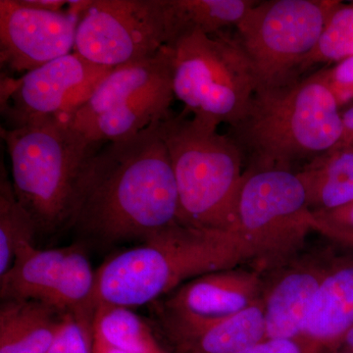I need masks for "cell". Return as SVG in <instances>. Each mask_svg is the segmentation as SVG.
I'll list each match as a JSON object with an SVG mask.
<instances>
[{"instance_id": "6da1fadb", "label": "cell", "mask_w": 353, "mask_h": 353, "mask_svg": "<svg viewBox=\"0 0 353 353\" xmlns=\"http://www.w3.org/2000/svg\"><path fill=\"white\" fill-rule=\"evenodd\" d=\"M160 123L105 143L90 158L69 226L88 240L110 245L143 241L180 222L175 175Z\"/></svg>"}, {"instance_id": "7a4b0ae2", "label": "cell", "mask_w": 353, "mask_h": 353, "mask_svg": "<svg viewBox=\"0 0 353 353\" xmlns=\"http://www.w3.org/2000/svg\"><path fill=\"white\" fill-rule=\"evenodd\" d=\"M250 261L252 254L236 233L175 223L102 263L94 306L155 303L192 279Z\"/></svg>"}, {"instance_id": "3957f363", "label": "cell", "mask_w": 353, "mask_h": 353, "mask_svg": "<svg viewBox=\"0 0 353 353\" xmlns=\"http://www.w3.org/2000/svg\"><path fill=\"white\" fill-rule=\"evenodd\" d=\"M322 70L285 87L255 92L230 127L248 168L294 171L338 145L343 121Z\"/></svg>"}, {"instance_id": "277c9868", "label": "cell", "mask_w": 353, "mask_h": 353, "mask_svg": "<svg viewBox=\"0 0 353 353\" xmlns=\"http://www.w3.org/2000/svg\"><path fill=\"white\" fill-rule=\"evenodd\" d=\"M218 126L205 118L171 113L160 123V132L175 175L180 223L234 233L245 157Z\"/></svg>"}, {"instance_id": "5b68a950", "label": "cell", "mask_w": 353, "mask_h": 353, "mask_svg": "<svg viewBox=\"0 0 353 353\" xmlns=\"http://www.w3.org/2000/svg\"><path fill=\"white\" fill-rule=\"evenodd\" d=\"M1 137L10 158L14 192L38 233L69 226L79 180L101 145L88 141L69 120L55 118L2 128Z\"/></svg>"}, {"instance_id": "8992f818", "label": "cell", "mask_w": 353, "mask_h": 353, "mask_svg": "<svg viewBox=\"0 0 353 353\" xmlns=\"http://www.w3.org/2000/svg\"><path fill=\"white\" fill-rule=\"evenodd\" d=\"M174 95L196 117L234 126L256 90L252 65L236 34L190 32L167 44Z\"/></svg>"}, {"instance_id": "52a82bcc", "label": "cell", "mask_w": 353, "mask_h": 353, "mask_svg": "<svg viewBox=\"0 0 353 353\" xmlns=\"http://www.w3.org/2000/svg\"><path fill=\"white\" fill-rule=\"evenodd\" d=\"M310 231L312 211L296 172L245 169L234 233L252 254L254 268L264 273L296 256Z\"/></svg>"}, {"instance_id": "ba28073f", "label": "cell", "mask_w": 353, "mask_h": 353, "mask_svg": "<svg viewBox=\"0 0 353 353\" xmlns=\"http://www.w3.org/2000/svg\"><path fill=\"white\" fill-rule=\"evenodd\" d=\"M174 90L167 46L115 67L69 122L97 145L124 141L171 115Z\"/></svg>"}, {"instance_id": "9c48e42d", "label": "cell", "mask_w": 353, "mask_h": 353, "mask_svg": "<svg viewBox=\"0 0 353 353\" xmlns=\"http://www.w3.org/2000/svg\"><path fill=\"white\" fill-rule=\"evenodd\" d=\"M334 0L259 1L236 26V37L252 65L255 92L299 81L304 58L314 48Z\"/></svg>"}, {"instance_id": "30bf717a", "label": "cell", "mask_w": 353, "mask_h": 353, "mask_svg": "<svg viewBox=\"0 0 353 353\" xmlns=\"http://www.w3.org/2000/svg\"><path fill=\"white\" fill-rule=\"evenodd\" d=\"M168 41L164 0H90L74 51L115 68L154 57Z\"/></svg>"}, {"instance_id": "8fae6325", "label": "cell", "mask_w": 353, "mask_h": 353, "mask_svg": "<svg viewBox=\"0 0 353 353\" xmlns=\"http://www.w3.org/2000/svg\"><path fill=\"white\" fill-rule=\"evenodd\" d=\"M112 70L74 51L20 78L2 73L0 109L8 129L52 118L69 120Z\"/></svg>"}, {"instance_id": "7c38bea8", "label": "cell", "mask_w": 353, "mask_h": 353, "mask_svg": "<svg viewBox=\"0 0 353 353\" xmlns=\"http://www.w3.org/2000/svg\"><path fill=\"white\" fill-rule=\"evenodd\" d=\"M95 292L97 271L79 245L50 250L25 246L0 277L1 301H39L64 314L92 313Z\"/></svg>"}, {"instance_id": "4fadbf2b", "label": "cell", "mask_w": 353, "mask_h": 353, "mask_svg": "<svg viewBox=\"0 0 353 353\" xmlns=\"http://www.w3.org/2000/svg\"><path fill=\"white\" fill-rule=\"evenodd\" d=\"M263 273L241 267L204 274L164 297L163 329L175 348L262 299Z\"/></svg>"}, {"instance_id": "5bb4252c", "label": "cell", "mask_w": 353, "mask_h": 353, "mask_svg": "<svg viewBox=\"0 0 353 353\" xmlns=\"http://www.w3.org/2000/svg\"><path fill=\"white\" fill-rule=\"evenodd\" d=\"M90 0L68 1L67 10L32 8L20 0H0V63L24 74L75 50L79 20Z\"/></svg>"}, {"instance_id": "9a60e30c", "label": "cell", "mask_w": 353, "mask_h": 353, "mask_svg": "<svg viewBox=\"0 0 353 353\" xmlns=\"http://www.w3.org/2000/svg\"><path fill=\"white\" fill-rule=\"evenodd\" d=\"M333 257L299 253L263 276L267 340H303L304 322Z\"/></svg>"}, {"instance_id": "2e32d148", "label": "cell", "mask_w": 353, "mask_h": 353, "mask_svg": "<svg viewBox=\"0 0 353 353\" xmlns=\"http://www.w3.org/2000/svg\"><path fill=\"white\" fill-rule=\"evenodd\" d=\"M353 327V253L333 257L304 322L303 340L340 345Z\"/></svg>"}, {"instance_id": "e0dca14e", "label": "cell", "mask_w": 353, "mask_h": 353, "mask_svg": "<svg viewBox=\"0 0 353 353\" xmlns=\"http://www.w3.org/2000/svg\"><path fill=\"white\" fill-rule=\"evenodd\" d=\"M67 314L34 301H1L0 353H46Z\"/></svg>"}, {"instance_id": "ac0fdd59", "label": "cell", "mask_w": 353, "mask_h": 353, "mask_svg": "<svg viewBox=\"0 0 353 353\" xmlns=\"http://www.w3.org/2000/svg\"><path fill=\"white\" fill-rule=\"evenodd\" d=\"M296 173L311 211L329 210L353 201V148L334 146Z\"/></svg>"}, {"instance_id": "d6986e66", "label": "cell", "mask_w": 353, "mask_h": 353, "mask_svg": "<svg viewBox=\"0 0 353 353\" xmlns=\"http://www.w3.org/2000/svg\"><path fill=\"white\" fill-rule=\"evenodd\" d=\"M259 1L255 0H164L170 44L194 32L206 34L236 27ZM166 44V46H167Z\"/></svg>"}, {"instance_id": "ffe728a7", "label": "cell", "mask_w": 353, "mask_h": 353, "mask_svg": "<svg viewBox=\"0 0 353 353\" xmlns=\"http://www.w3.org/2000/svg\"><path fill=\"white\" fill-rule=\"evenodd\" d=\"M267 340L262 299L227 319L208 327L182 345L176 353H241Z\"/></svg>"}, {"instance_id": "44dd1931", "label": "cell", "mask_w": 353, "mask_h": 353, "mask_svg": "<svg viewBox=\"0 0 353 353\" xmlns=\"http://www.w3.org/2000/svg\"><path fill=\"white\" fill-rule=\"evenodd\" d=\"M94 334L127 353H157L164 350L145 320L125 306L97 305Z\"/></svg>"}, {"instance_id": "7402d4cb", "label": "cell", "mask_w": 353, "mask_h": 353, "mask_svg": "<svg viewBox=\"0 0 353 353\" xmlns=\"http://www.w3.org/2000/svg\"><path fill=\"white\" fill-rule=\"evenodd\" d=\"M36 224L18 201L12 182L1 163L0 175V277L12 266L18 252L34 245Z\"/></svg>"}, {"instance_id": "603a6c76", "label": "cell", "mask_w": 353, "mask_h": 353, "mask_svg": "<svg viewBox=\"0 0 353 353\" xmlns=\"http://www.w3.org/2000/svg\"><path fill=\"white\" fill-rule=\"evenodd\" d=\"M353 57V4H340L330 15L321 36L304 58L299 75L325 62L343 61Z\"/></svg>"}, {"instance_id": "cb8c5ba5", "label": "cell", "mask_w": 353, "mask_h": 353, "mask_svg": "<svg viewBox=\"0 0 353 353\" xmlns=\"http://www.w3.org/2000/svg\"><path fill=\"white\" fill-rule=\"evenodd\" d=\"M94 317L67 314L46 353H92Z\"/></svg>"}, {"instance_id": "d4e9b609", "label": "cell", "mask_w": 353, "mask_h": 353, "mask_svg": "<svg viewBox=\"0 0 353 353\" xmlns=\"http://www.w3.org/2000/svg\"><path fill=\"white\" fill-rule=\"evenodd\" d=\"M313 231L343 248L353 243V201L329 210L312 211Z\"/></svg>"}, {"instance_id": "484cf974", "label": "cell", "mask_w": 353, "mask_h": 353, "mask_svg": "<svg viewBox=\"0 0 353 353\" xmlns=\"http://www.w3.org/2000/svg\"><path fill=\"white\" fill-rule=\"evenodd\" d=\"M322 73L340 108L353 99V57L343 60L333 69L322 70Z\"/></svg>"}, {"instance_id": "4316f807", "label": "cell", "mask_w": 353, "mask_h": 353, "mask_svg": "<svg viewBox=\"0 0 353 353\" xmlns=\"http://www.w3.org/2000/svg\"><path fill=\"white\" fill-rule=\"evenodd\" d=\"M305 340H266L241 353H305Z\"/></svg>"}, {"instance_id": "83f0119b", "label": "cell", "mask_w": 353, "mask_h": 353, "mask_svg": "<svg viewBox=\"0 0 353 353\" xmlns=\"http://www.w3.org/2000/svg\"><path fill=\"white\" fill-rule=\"evenodd\" d=\"M343 134L339 141L338 148H353V106L341 115Z\"/></svg>"}, {"instance_id": "f1b7e54d", "label": "cell", "mask_w": 353, "mask_h": 353, "mask_svg": "<svg viewBox=\"0 0 353 353\" xmlns=\"http://www.w3.org/2000/svg\"><path fill=\"white\" fill-rule=\"evenodd\" d=\"M21 3L32 8L46 11H62V8L68 4L65 0H20Z\"/></svg>"}, {"instance_id": "f546056e", "label": "cell", "mask_w": 353, "mask_h": 353, "mask_svg": "<svg viewBox=\"0 0 353 353\" xmlns=\"http://www.w3.org/2000/svg\"><path fill=\"white\" fill-rule=\"evenodd\" d=\"M92 353H127L123 350H118V348L112 347L109 345L105 341L102 340L101 336H97L94 334V348H92Z\"/></svg>"}, {"instance_id": "4dcf8cb0", "label": "cell", "mask_w": 353, "mask_h": 353, "mask_svg": "<svg viewBox=\"0 0 353 353\" xmlns=\"http://www.w3.org/2000/svg\"><path fill=\"white\" fill-rule=\"evenodd\" d=\"M340 345H343L345 348V352L353 353V327L348 330L347 333L345 334Z\"/></svg>"}, {"instance_id": "1f68e13d", "label": "cell", "mask_w": 353, "mask_h": 353, "mask_svg": "<svg viewBox=\"0 0 353 353\" xmlns=\"http://www.w3.org/2000/svg\"><path fill=\"white\" fill-rule=\"evenodd\" d=\"M306 341V340H305ZM322 345L315 341H306L305 353H320Z\"/></svg>"}, {"instance_id": "d6a6232c", "label": "cell", "mask_w": 353, "mask_h": 353, "mask_svg": "<svg viewBox=\"0 0 353 353\" xmlns=\"http://www.w3.org/2000/svg\"><path fill=\"white\" fill-rule=\"evenodd\" d=\"M347 250H350V252H352L353 253V243H352V245H350V246H348V248H347Z\"/></svg>"}, {"instance_id": "836d02e7", "label": "cell", "mask_w": 353, "mask_h": 353, "mask_svg": "<svg viewBox=\"0 0 353 353\" xmlns=\"http://www.w3.org/2000/svg\"><path fill=\"white\" fill-rule=\"evenodd\" d=\"M157 353H168L165 350H162L161 352H157Z\"/></svg>"}, {"instance_id": "e575fe53", "label": "cell", "mask_w": 353, "mask_h": 353, "mask_svg": "<svg viewBox=\"0 0 353 353\" xmlns=\"http://www.w3.org/2000/svg\"><path fill=\"white\" fill-rule=\"evenodd\" d=\"M341 353H352V352H341Z\"/></svg>"}]
</instances>
